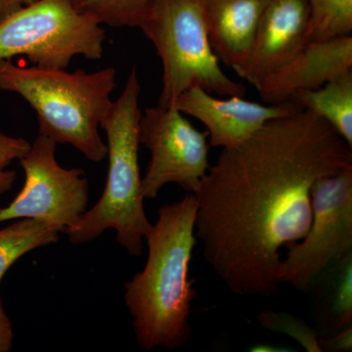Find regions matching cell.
<instances>
[{
  "label": "cell",
  "instance_id": "6da1fadb",
  "mask_svg": "<svg viewBox=\"0 0 352 352\" xmlns=\"http://www.w3.org/2000/svg\"><path fill=\"white\" fill-rule=\"evenodd\" d=\"M351 168V146L308 110L222 149L193 194L206 263L234 295H274L281 250L311 226L315 182Z\"/></svg>",
  "mask_w": 352,
  "mask_h": 352
},
{
  "label": "cell",
  "instance_id": "603a6c76",
  "mask_svg": "<svg viewBox=\"0 0 352 352\" xmlns=\"http://www.w3.org/2000/svg\"><path fill=\"white\" fill-rule=\"evenodd\" d=\"M38 0H0V21L19 10L22 7L30 6Z\"/></svg>",
  "mask_w": 352,
  "mask_h": 352
},
{
  "label": "cell",
  "instance_id": "8992f818",
  "mask_svg": "<svg viewBox=\"0 0 352 352\" xmlns=\"http://www.w3.org/2000/svg\"><path fill=\"white\" fill-rule=\"evenodd\" d=\"M106 32L73 0H38L0 21V60L25 56L34 66L67 69L78 55L103 56Z\"/></svg>",
  "mask_w": 352,
  "mask_h": 352
},
{
  "label": "cell",
  "instance_id": "8fae6325",
  "mask_svg": "<svg viewBox=\"0 0 352 352\" xmlns=\"http://www.w3.org/2000/svg\"><path fill=\"white\" fill-rule=\"evenodd\" d=\"M307 0H271L261 16L251 50L233 71L258 89L270 74L309 41Z\"/></svg>",
  "mask_w": 352,
  "mask_h": 352
},
{
  "label": "cell",
  "instance_id": "ac0fdd59",
  "mask_svg": "<svg viewBox=\"0 0 352 352\" xmlns=\"http://www.w3.org/2000/svg\"><path fill=\"white\" fill-rule=\"evenodd\" d=\"M331 279L326 317L333 332L351 325L352 321V252L333 264L327 271Z\"/></svg>",
  "mask_w": 352,
  "mask_h": 352
},
{
  "label": "cell",
  "instance_id": "9a60e30c",
  "mask_svg": "<svg viewBox=\"0 0 352 352\" xmlns=\"http://www.w3.org/2000/svg\"><path fill=\"white\" fill-rule=\"evenodd\" d=\"M59 240V232L43 222L18 219L0 230V282L18 259Z\"/></svg>",
  "mask_w": 352,
  "mask_h": 352
},
{
  "label": "cell",
  "instance_id": "9c48e42d",
  "mask_svg": "<svg viewBox=\"0 0 352 352\" xmlns=\"http://www.w3.org/2000/svg\"><path fill=\"white\" fill-rule=\"evenodd\" d=\"M139 141L151 154L141 182L143 198H156L170 183L195 193L210 166L207 131H198L177 109L157 106L142 113Z\"/></svg>",
  "mask_w": 352,
  "mask_h": 352
},
{
  "label": "cell",
  "instance_id": "5bb4252c",
  "mask_svg": "<svg viewBox=\"0 0 352 352\" xmlns=\"http://www.w3.org/2000/svg\"><path fill=\"white\" fill-rule=\"evenodd\" d=\"M289 102L327 122L352 147V71L317 89L296 92Z\"/></svg>",
  "mask_w": 352,
  "mask_h": 352
},
{
  "label": "cell",
  "instance_id": "5b68a950",
  "mask_svg": "<svg viewBox=\"0 0 352 352\" xmlns=\"http://www.w3.org/2000/svg\"><path fill=\"white\" fill-rule=\"evenodd\" d=\"M138 28L163 64L159 107H173L179 95L192 87L219 96L244 97L245 85L220 68L208 38L204 0H157Z\"/></svg>",
  "mask_w": 352,
  "mask_h": 352
},
{
  "label": "cell",
  "instance_id": "3957f363",
  "mask_svg": "<svg viewBox=\"0 0 352 352\" xmlns=\"http://www.w3.org/2000/svg\"><path fill=\"white\" fill-rule=\"evenodd\" d=\"M116 75L113 67L71 73L0 60V89L19 94L36 111L38 134L74 146L94 163L107 157L99 129L113 104Z\"/></svg>",
  "mask_w": 352,
  "mask_h": 352
},
{
  "label": "cell",
  "instance_id": "30bf717a",
  "mask_svg": "<svg viewBox=\"0 0 352 352\" xmlns=\"http://www.w3.org/2000/svg\"><path fill=\"white\" fill-rule=\"evenodd\" d=\"M173 107L206 126L210 146L232 148L252 138L271 120L286 117L300 109L292 102L258 103L242 96L214 97L200 87H192L176 99Z\"/></svg>",
  "mask_w": 352,
  "mask_h": 352
},
{
  "label": "cell",
  "instance_id": "ffe728a7",
  "mask_svg": "<svg viewBox=\"0 0 352 352\" xmlns=\"http://www.w3.org/2000/svg\"><path fill=\"white\" fill-rule=\"evenodd\" d=\"M31 149L29 141L7 135L0 129V195L12 189L17 178L15 170H6L14 160H20Z\"/></svg>",
  "mask_w": 352,
  "mask_h": 352
},
{
  "label": "cell",
  "instance_id": "7c38bea8",
  "mask_svg": "<svg viewBox=\"0 0 352 352\" xmlns=\"http://www.w3.org/2000/svg\"><path fill=\"white\" fill-rule=\"evenodd\" d=\"M351 71L352 34L309 41L298 54L264 78L258 91L264 103H285L296 92L317 89Z\"/></svg>",
  "mask_w": 352,
  "mask_h": 352
},
{
  "label": "cell",
  "instance_id": "277c9868",
  "mask_svg": "<svg viewBox=\"0 0 352 352\" xmlns=\"http://www.w3.org/2000/svg\"><path fill=\"white\" fill-rule=\"evenodd\" d=\"M141 85L134 66L126 85L113 101L100 127L107 135V182L101 198L66 231L69 242L85 244L115 229L118 243L131 256L142 254L143 241L152 224L147 219L141 192L139 168V124Z\"/></svg>",
  "mask_w": 352,
  "mask_h": 352
},
{
  "label": "cell",
  "instance_id": "7402d4cb",
  "mask_svg": "<svg viewBox=\"0 0 352 352\" xmlns=\"http://www.w3.org/2000/svg\"><path fill=\"white\" fill-rule=\"evenodd\" d=\"M14 333L12 324L7 316L0 298V352H8L12 349Z\"/></svg>",
  "mask_w": 352,
  "mask_h": 352
},
{
  "label": "cell",
  "instance_id": "d6986e66",
  "mask_svg": "<svg viewBox=\"0 0 352 352\" xmlns=\"http://www.w3.org/2000/svg\"><path fill=\"white\" fill-rule=\"evenodd\" d=\"M258 320L261 327L266 330L286 333L294 338L307 351H322L320 340L317 338V333L300 319L283 312L266 310L258 315Z\"/></svg>",
  "mask_w": 352,
  "mask_h": 352
},
{
  "label": "cell",
  "instance_id": "2e32d148",
  "mask_svg": "<svg viewBox=\"0 0 352 352\" xmlns=\"http://www.w3.org/2000/svg\"><path fill=\"white\" fill-rule=\"evenodd\" d=\"M308 39L325 41L352 34V0H307Z\"/></svg>",
  "mask_w": 352,
  "mask_h": 352
},
{
  "label": "cell",
  "instance_id": "7a4b0ae2",
  "mask_svg": "<svg viewBox=\"0 0 352 352\" xmlns=\"http://www.w3.org/2000/svg\"><path fill=\"white\" fill-rule=\"evenodd\" d=\"M193 194L160 208L145 240L144 268L124 285V302L141 349H182L191 339L189 322L196 296L189 267L197 244Z\"/></svg>",
  "mask_w": 352,
  "mask_h": 352
},
{
  "label": "cell",
  "instance_id": "4fadbf2b",
  "mask_svg": "<svg viewBox=\"0 0 352 352\" xmlns=\"http://www.w3.org/2000/svg\"><path fill=\"white\" fill-rule=\"evenodd\" d=\"M271 0H204L208 38L219 61L235 69L245 61Z\"/></svg>",
  "mask_w": 352,
  "mask_h": 352
},
{
  "label": "cell",
  "instance_id": "44dd1931",
  "mask_svg": "<svg viewBox=\"0 0 352 352\" xmlns=\"http://www.w3.org/2000/svg\"><path fill=\"white\" fill-rule=\"evenodd\" d=\"M322 351H352V330L351 325L346 328L340 329L337 332H333L327 340H320Z\"/></svg>",
  "mask_w": 352,
  "mask_h": 352
},
{
  "label": "cell",
  "instance_id": "ba28073f",
  "mask_svg": "<svg viewBox=\"0 0 352 352\" xmlns=\"http://www.w3.org/2000/svg\"><path fill=\"white\" fill-rule=\"evenodd\" d=\"M53 139L38 134L20 164L25 183L6 208H0V223L31 219L43 222L59 233H66L87 210L89 185L80 168H65L58 164Z\"/></svg>",
  "mask_w": 352,
  "mask_h": 352
},
{
  "label": "cell",
  "instance_id": "52a82bcc",
  "mask_svg": "<svg viewBox=\"0 0 352 352\" xmlns=\"http://www.w3.org/2000/svg\"><path fill=\"white\" fill-rule=\"evenodd\" d=\"M311 197L309 230L287 248L277 268L280 285L288 284L303 293L352 252V168L315 182Z\"/></svg>",
  "mask_w": 352,
  "mask_h": 352
},
{
  "label": "cell",
  "instance_id": "e0dca14e",
  "mask_svg": "<svg viewBox=\"0 0 352 352\" xmlns=\"http://www.w3.org/2000/svg\"><path fill=\"white\" fill-rule=\"evenodd\" d=\"M157 0H73L80 12L89 14L102 25L138 28Z\"/></svg>",
  "mask_w": 352,
  "mask_h": 352
}]
</instances>
